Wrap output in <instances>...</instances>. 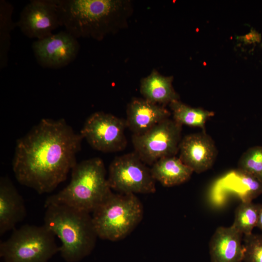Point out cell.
Instances as JSON below:
<instances>
[{
	"label": "cell",
	"instance_id": "cell-1",
	"mask_svg": "<svg viewBox=\"0 0 262 262\" xmlns=\"http://www.w3.org/2000/svg\"><path fill=\"white\" fill-rule=\"evenodd\" d=\"M83 139L64 119H41L17 140L12 162L16 180L39 194L52 192L77 163Z\"/></svg>",
	"mask_w": 262,
	"mask_h": 262
},
{
	"label": "cell",
	"instance_id": "cell-2",
	"mask_svg": "<svg viewBox=\"0 0 262 262\" xmlns=\"http://www.w3.org/2000/svg\"><path fill=\"white\" fill-rule=\"evenodd\" d=\"M130 2L118 0H58L62 26L76 38L103 39L126 24Z\"/></svg>",
	"mask_w": 262,
	"mask_h": 262
},
{
	"label": "cell",
	"instance_id": "cell-3",
	"mask_svg": "<svg viewBox=\"0 0 262 262\" xmlns=\"http://www.w3.org/2000/svg\"><path fill=\"white\" fill-rule=\"evenodd\" d=\"M45 207L43 225L61 240L64 260L78 262L88 256L98 237L90 213L63 204Z\"/></svg>",
	"mask_w": 262,
	"mask_h": 262
},
{
	"label": "cell",
	"instance_id": "cell-4",
	"mask_svg": "<svg viewBox=\"0 0 262 262\" xmlns=\"http://www.w3.org/2000/svg\"><path fill=\"white\" fill-rule=\"evenodd\" d=\"M71 170L69 184L49 196L45 206L63 204L92 213L112 192L104 163L100 158L94 157L77 163Z\"/></svg>",
	"mask_w": 262,
	"mask_h": 262
},
{
	"label": "cell",
	"instance_id": "cell-5",
	"mask_svg": "<svg viewBox=\"0 0 262 262\" xmlns=\"http://www.w3.org/2000/svg\"><path fill=\"white\" fill-rule=\"evenodd\" d=\"M141 201L133 194L112 192L92 213L98 237L116 241L128 236L143 216Z\"/></svg>",
	"mask_w": 262,
	"mask_h": 262
},
{
	"label": "cell",
	"instance_id": "cell-6",
	"mask_svg": "<svg viewBox=\"0 0 262 262\" xmlns=\"http://www.w3.org/2000/svg\"><path fill=\"white\" fill-rule=\"evenodd\" d=\"M55 236L44 225H24L0 243V256L5 262H49L59 251Z\"/></svg>",
	"mask_w": 262,
	"mask_h": 262
},
{
	"label": "cell",
	"instance_id": "cell-7",
	"mask_svg": "<svg viewBox=\"0 0 262 262\" xmlns=\"http://www.w3.org/2000/svg\"><path fill=\"white\" fill-rule=\"evenodd\" d=\"M107 180L111 189L118 193L152 194L156 190L150 168L134 151L114 158Z\"/></svg>",
	"mask_w": 262,
	"mask_h": 262
},
{
	"label": "cell",
	"instance_id": "cell-8",
	"mask_svg": "<svg viewBox=\"0 0 262 262\" xmlns=\"http://www.w3.org/2000/svg\"><path fill=\"white\" fill-rule=\"evenodd\" d=\"M182 125L168 118L141 134H132L134 152L147 165L176 156L181 140Z\"/></svg>",
	"mask_w": 262,
	"mask_h": 262
},
{
	"label": "cell",
	"instance_id": "cell-9",
	"mask_svg": "<svg viewBox=\"0 0 262 262\" xmlns=\"http://www.w3.org/2000/svg\"><path fill=\"white\" fill-rule=\"evenodd\" d=\"M125 119L96 112L85 120L80 134L94 149L105 153L123 150L127 144Z\"/></svg>",
	"mask_w": 262,
	"mask_h": 262
},
{
	"label": "cell",
	"instance_id": "cell-10",
	"mask_svg": "<svg viewBox=\"0 0 262 262\" xmlns=\"http://www.w3.org/2000/svg\"><path fill=\"white\" fill-rule=\"evenodd\" d=\"M22 33L29 38L41 39L62 26L58 0H31L22 9L16 23Z\"/></svg>",
	"mask_w": 262,
	"mask_h": 262
},
{
	"label": "cell",
	"instance_id": "cell-11",
	"mask_svg": "<svg viewBox=\"0 0 262 262\" xmlns=\"http://www.w3.org/2000/svg\"><path fill=\"white\" fill-rule=\"evenodd\" d=\"M32 50L37 62L44 68L58 69L76 58L80 45L77 38L66 31H60L34 41Z\"/></svg>",
	"mask_w": 262,
	"mask_h": 262
},
{
	"label": "cell",
	"instance_id": "cell-12",
	"mask_svg": "<svg viewBox=\"0 0 262 262\" xmlns=\"http://www.w3.org/2000/svg\"><path fill=\"white\" fill-rule=\"evenodd\" d=\"M179 152L182 163L198 174L210 169L217 155L213 140L205 131L182 138Z\"/></svg>",
	"mask_w": 262,
	"mask_h": 262
},
{
	"label": "cell",
	"instance_id": "cell-13",
	"mask_svg": "<svg viewBox=\"0 0 262 262\" xmlns=\"http://www.w3.org/2000/svg\"><path fill=\"white\" fill-rule=\"evenodd\" d=\"M126 114V126L133 134H143L171 115L164 106L141 98L132 99Z\"/></svg>",
	"mask_w": 262,
	"mask_h": 262
},
{
	"label": "cell",
	"instance_id": "cell-14",
	"mask_svg": "<svg viewBox=\"0 0 262 262\" xmlns=\"http://www.w3.org/2000/svg\"><path fill=\"white\" fill-rule=\"evenodd\" d=\"M27 211L22 196L7 177L0 179V235L16 229L26 217Z\"/></svg>",
	"mask_w": 262,
	"mask_h": 262
},
{
	"label": "cell",
	"instance_id": "cell-15",
	"mask_svg": "<svg viewBox=\"0 0 262 262\" xmlns=\"http://www.w3.org/2000/svg\"><path fill=\"white\" fill-rule=\"evenodd\" d=\"M243 236L232 226L217 228L209 242L211 262H243Z\"/></svg>",
	"mask_w": 262,
	"mask_h": 262
},
{
	"label": "cell",
	"instance_id": "cell-16",
	"mask_svg": "<svg viewBox=\"0 0 262 262\" xmlns=\"http://www.w3.org/2000/svg\"><path fill=\"white\" fill-rule=\"evenodd\" d=\"M156 181L165 187L178 185L188 180L193 171L175 156L162 158L150 168Z\"/></svg>",
	"mask_w": 262,
	"mask_h": 262
},
{
	"label": "cell",
	"instance_id": "cell-17",
	"mask_svg": "<svg viewBox=\"0 0 262 262\" xmlns=\"http://www.w3.org/2000/svg\"><path fill=\"white\" fill-rule=\"evenodd\" d=\"M172 77H164L153 71L142 80L141 93L145 99L162 106L179 100L172 85Z\"/></svg>",
	"mask_w": 262,
	"mask_h": 262
},
{
	"label": "cell",
	"instance_id": "cell-18",
	"mask_svg": "<svg viewBox=\"0 0 262 262\" xmlns=\"http://www.w3.org/2000/svg\"><path fill=\"white\" fill-rule=\"evenodd\" d=\"M172 112L173 119L181 125L199 127L205 131L206 121L214 113L200 108L189 106L179 100L172 101L169 104Z\"/></svg>",
	"mask_w": 262,
	"mask_h": 262
},
{
	"label": "cell",
	"instance_id": "cell-19",
	"mask_svg": "<svg viewBox=\"0 0 262 262\" xmlns=\"http://www.w3.org/2000/svg\"><path fill=\"white\" fill-rule=\"evenodd\" d=\"M13 5L5 0H0V69L6 67L11 46V32L16 26L12 20Z\"/></svg>",
	"mask_w": 262,
	"mask_h": 262
},
{
	"label": "cell",
	"instance_id": "cell-20",
	"mask_svg": "<svg viewBox=\"0 0 262 262\" xmlns=\"http://www.w3.org/2000/svg\"><path fill=\"white\" fill-rule=\"evenodd\" d=\"M261 205L252 201H241L236 209L231 226L244 235L252 233L257 226Z\"/></svg>",
	"mask_w": 262,
	"mask_h": 262
},
{
	"label": "cell",
	"instance_id": "cell-21",
	"mask_svg": "<svg viewBox=\"0 0 262 262\" xmlns=\"http://www.w3.org/2000/svg\"><path fill=\"white\" fill-rule=\"evenodd\" d=\"M233 173L237 180L235 189L238 193L242 201H252L262 194V181L253 176L238 169Z\"/></svg>",
	"mask_w": 262,
	"mask_h": 262
},
{
	"label": "cell",
	"instance_id": "cell-22",
	"mask_svg": "<svg viewBox=\"0 0 262 262\" xmlns=\"http://www.w3.org/2000/svg\"><path fill=\"white\" fill-rule=\"evenodd\" d=\"M237 169L262 181V146H254L247 149L238 161Z\"/></svg>",
	"mask_w": 262,
	"mask_h": 262
},
{
	"label": "cell",
	"instance_id": "cell-23",
	"mask_svg": "<svg viewBox=\"0 0 262 262\" xmlns=\"http://www.w3.org/2000/svg\"><path fill=\"white\" fill-rule=\"evenodd\" d=\"M243 262H262V233L244 235Z\"/></svg>",
	"mask_w": 262,
	"mask_h": 262
},
{
	"label": "cell",
	"instance_id": "cell-24",
	"mask_svg": "<svg viewBox=\"0 0 262 262\" xmlns=\"http://www.w3.org/2000/svg\"><path fill=\"white\" fill-rule=\"evenodd\" d=\"M243 41L246 44L254 43L259 42L261 40V34L256 32L255 30L251 29L249 33L246 35L241 37Z\"/></svg>",
	"mask_w": 262,
	"mask_h": 262
},
{
	"label": "cell",
	"instance_id": "cell-25",
	"mask_svg": "<svg viewBox=\"0 0 262 262\" xmlns=\"http://www.w3.org/2000/svg\"><path fill=\"white\" fill-rule=\"evenodd\" d=\"M256 227L262 232V204L261 205Z\"/></svg>",
	"mask_w": 262,
	"mask_h": 262
}]
</instances>
